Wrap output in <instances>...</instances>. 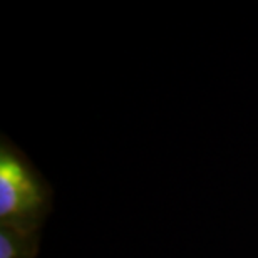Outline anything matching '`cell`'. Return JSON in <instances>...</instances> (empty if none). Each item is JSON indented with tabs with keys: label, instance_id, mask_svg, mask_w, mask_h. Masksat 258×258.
Returning a JSON list of instances; mask_svg holds the SVG:
<instances>
[{
	"label": "cell",
	"instance_id": "6da1fadb",
	"mask_svg": "<svg viewBox=\"0 0 258 258\" xmlns=\"http://www.w3.org/2000/svg\"><path fill=\"white\" fill-rule=\"evenodd\" d=\"M54 191L22 149L2 134L0 141V226L40 231L52 211Z\"/></svg>",
	"mask_w": 258,
	"mask_h": 258
},
{
	"label": "cell",
	"instance_id": "7a4b0ae2",
	"mask_svg": "<svg viewBox=\"0 0 258 258\" xmlns=\"http://www.w3.org/2000/svg\"><path fill=\"white\" fill-rule=\"evenodd\" d=\"M40 231L27 233L0 226V258H37Z\"/></svg>",
	"mask_w": 258,
	"mask_h": 258
}]
</instances>
